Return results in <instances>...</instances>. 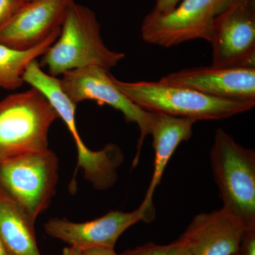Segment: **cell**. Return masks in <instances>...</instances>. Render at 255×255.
Returning a JSON list of instances; mask_svg holds the SVG:
<instances>
[{
  "label": "cell",
  "mask_w": 255,
  "mask_h": 255,
  "mask_svg": "<svg viewBox=\"0 0 255 255\" xmlns=\"http://www.w3.org/2000/svg\"><path fill=\"white\" fill-rule=\"evenodd\" d=\"M100 28L94 11L73 1L67 10L59 36L42 55L41 68L48 69V73L55 78L92 65L110 71L125 54L105 46Z\"/></svg>",
  "instance_id": "cell-1"
},
{
  "label": "cell",
  "mask_w": 255,
  "mask_h": 255,
  "mask_svg": "<svg viewBox=\"0 0 255 255\" xmlns=\"http://www.w3.org/2000/svg\"><path fill=\"white\" fill-rule=\"evenodd\" d=\"M117 87L143 110L196 121H218L249 112L255 102L221 100L158 82H128L112 75Z\"/></svg>",
  "instance_id": "cell-2"
},
{
  "label": "cell",
  "mask_w": 255,
  "mask_h": 255,
  "mask_svg": "<svg viewBox=\"0 0 255 255\" xmlns=\"http://www.w3.org/2000/svg\"><path fill=\"white\" fill-rule=\"evenodd\" d=\"M210 161L223 208L241 220L247 230H255V150L217 128Z\"/></svg>",
  "instance_id": "cell-3"
},
{
  "label": "cell",
  "mask_w": 255,
  "mask_h": 255,
  "mask_svg": "<svg viewBox=\"0 0 255 255\" xmlns=\"http://www.w3.org/2000/svg\"><path fill=\"white\" fill-rule=\"evenodd\" d=\"M59 119L41 92L34 87L0 102V162L48 150V131Z\"/></svg>",
  "instance_id": "cell-4"
},
{
  "label": "cell",
  "mask_w": 255,
  "mask_h": 255,
  "mask_svg": "<svg viewBox=\"0 0 255 255\" xmlns=\"http://www.w3.org/2000/svg\"><path fill=\"white\" fill-rule=\"evenodd\" d=\"M23 80L44 95L68 128L78 150L76 172L81 168L84 177L95 189L109 185L117 176L120 165V155L116 146L110 143L99 151L91 150L87 147L77 127L76 105L64 92L60 79L45 73L36 60L29 64Z\"/></svg>",
  "instance_id": "cell-5"
},
{
  "label": "cell",
  "mask_w": 255,
  "mask_h": 255,
  "mask_svg": "<svg viewBox=\"0 0 255 255\" xmlns=\"http://www.w3.org/2000/svg\"><path fill=\"white\" fill-rule=\"evenodd\" d=\"M58 158L48 150L0 162V188L36 223L56 192Z\"/></svg>",
  "instance_id": "cell-6"
},
{
  "label": "cell",
  "mask_w": 255,
  "mask_h": 255,
  "mask_svg": "<svg viewBox=\"0 0 255 255\" xmlns=\"http://www.w3.org/2000/svg\"><path fill=\"white\" fill-rule=\"evenodd\" d=\"M232 1L182 0L167 14L152 11L142 22V39L164 48L196 39L211 42L215 19Z\"/></svg>",
  "instance_id": "cell-7"
},
{
  "label": "cell",
  "mask_w": 255,
  "mask_h": 255,
  "mask_svg": "<svg viewBox=\"0 0 255 255\" xmlns=\"http://www.w3.org/2000/svg\"><path fill=\"white\" fill-rule=\"evenodd\" d=\"M64 92L75 105L85 100H93L99 105L110 106L122 112L127 123L136 124L140 130L137 152L132 167L138 163L142 144L150 135L156 113L143 110L114 84L109 70L97 66L85 67L67 72L60 79Z\"/></svg>",
  "instance_id": "cell-8"
},
{
  "label": "cell",
  "mask_w": 255,
  "mask_h": 255,
  "mask_svg": "<svg viewBox=\"0 0 255 255\" xmlns=\"http://www.w3.org/2000/svg\"><path fill=\"white\" fill-rule=\"evenodd\" d=\"M212 66L255 68V0H233L215 19Z\"/></svg>",
  "instance_id": "cell-9"
},
{
  "label": "cell",
  "mask_w": 255,
  "mask_h": 255,
  "mask_svg": "<svg viewBox=\"0 0 255 255\" xmlns=\"http://www.w3.org/2000/svg\"><path fill=\"white\" fill-rule=\"evenodd\" d=\"M221 100L255 103V68L198 67L169 74L159 80Z\"/></svg>",
  "instance_id": "cell-10"
},
{
  "label": "cell",
  "mask_w": 255,
  "mask_h": 255,
  "mask_svg": "<svg viewBox=\"0 0 255 255\" xmlns=\"http://www.w3.org/2000/svg\"><path fill=\"white\" fill-rule=\"evenodd\" d=\"M74 0H37L21 6L0 29V43L17 50L41 44L61 29Z\"/></svg>",
  "instance_id": "cell-11"
},
{
  "label": "cell",
  "mask_w": 255,
  "mask_h": 255,
  "mask_svg": "<svg viewBox=\"0 0 255 255\" xmlns=\"http://www.w3.org/2000/svg\"><path fill=\"white\" fill-rule=\"evenodd\" d=\"M145 215L137 209L132 212L111 211L102 217L85 223H73L66 219H50L45 224L50 237L81 250L92 248H113L127 229L140 221Z\"/></svg>",
  "instance_id": "cell-12"
},
{
  "label": "cell",
  "mask_w": 255,
  "mask_h": 255,
  "mask_svg": "<svg viewBox=\"0 0 255 255\" xmlns=\"http://www.w3.org/2000/svg\"><path fill=\"white\" fill-rule=\"evenodd\" d=\"M246 226L225 209L196 215L179 239L193 255H233L239 252Z\"/></svg>",
  "instance_id": "cell-13"
},
{
  "label": "cell",
  "mask_w": 255,
  "mask_h": 255,
  "mask_svg": "<svg viewBox=\"0 0 255 255\" xmlns=\"http://www.w3.org/2000/svg\"><path fill=\"white\" fill-rule=\"evenodd\" d=\"M196 122L192 119L156 113L150 132L152 147L155 150L153 173L145 198L138 208L145 215V222L150 223L155 219V209L152 201L154 193L178 146L191 138L193 127Z\"/></svg>",
  "instance_id": "cell-14"
},
{
  "label": "cell",
  "mask_w": 255,
  "mask_h": 255,
  "mask_svg": "<svg viewBox=\"0 0 255 255\" xmlns=\"http://www.w3.org/2000/svg\"><path fill=\"white\" fill-rule=\"evenodd\" d=\"M35 223L0 188V236L9 255H41Z\"/></svg>",
  "instance_id": "cell-15"
},
{
  "label": "cell",
  "mask_w": 255,
  "mask_h": 255,
  "mask_svg": "<svg viewBox=\"0 0 255 255\" xmlns=\"http://www.w3.org/2000/svg\"><path fill=\"white\" fill-rule=\"evenodd\" d=\"M60 30L31 49H14L0 43V88L15 90L22 86L23 74L29 64L46 53L59 36Z\"/></svg>",
  "instance_id": "cell-16"
},
{
  "label": "cell",
  "mask_w": 255,
  "mask_h": 255,
  "mask_svg": "<svg viewBox=\"0 0 255 255\" xmlns=\"http://www.w3.org/2000/svg\"><path fill=\"white\" fill-rule=\"evenodd\" d=\"M118 255H193L187 245L181 239L168 245L148 243L135 249L129 250Z\"/></svg>",
  "instance_id": "cell-17"
},
{
  "label": "cell",
  "mask_w": 255,
  "mask_h": 255,
  "mask_svg": "<svg viewBox=\"0 0 255 255\" xmlns=\"http://www.w3.org/2000/svg\"><path fill=\"white\" fill-rule=\"evenodd\" d=\"M21 6L18 0H0V29Z\"/></svg>",
  "instance_id": "cell-18"
},
{
  "label": "cell",
  "mask_w": 255,
  "mask_h": 255,
  "mask_svg": "<svg viewBox=\"0 0 255 255\" xmlns=\"http://www.w3.org/2000/svg\"><path fill=\"white\" fill-rule=\"evenodd\" d=\"M241 255H255V230H246L239 249Z\"/></svg>",
  "instance_id": "cell-19"
},
{
  "label": "cell",
  "mask_w": 255,
  "mask_h": 255,
  "mask_svg": "<svg viewBox=\"0 0 255 255\" xmlns=\"http://www.w3.org/2000/svg\"><path fill=\"white\" fill-rule=\"evenodd\" d=\"M181 1L182 0H156L152 11L159 14H167L173 10Z\"/></svg>",
  "instance_id": "cell-20"
},
{
  "label": "cell",
  "mask_w": 255,
  "mask_h": 255,
  "mask_svg": "<svg viewBox=\"0 0 255 255\" xmlns=\"http://www.w3.org/2000/svg\"><path fill=\"white\" fill-rule=\"evenodd\" d=\"M82 255H118L113 248H92L82 250Z\"/></svg>",
  "instance_id": "cell-21"
},
{
  "label": "cell",
  "mask_w": 255,
  "mask_h": 255,
  "mask_svg": "<svg viewBox=\"0 0 255 255\" xmlns=\"http://www.w3.org/2000/svg\"><path fill=\"white\" fill-rule=\"evenodd\" d=\"M61 255H82V250L77 247H67L64 248Z\"/></svg>",
  "instance_id": "cell-22"
},
{
  "label": "cell",
  "mask_w": 255,
  "mask_h": 255,
  "mask_svg": "<svg viewBox=\"0 0 255 255\" xmlns=\"http://www.w3.org/2000/svg\"><path fill=\"white\" fill-rule=\"evenodd\" d=\"M0 255H8L7 252H6V248H5L1 236H0Z\"/></svg>",
  "instance_id": "cell-23"
},
{
  "label": "cell",
  "mask_w": 255,
  "mask_h": 255,
  "mask_svg": "<svg viewBox=\"0 0 255 255\" xmlns=\"http://www.w3.org/2000/svg\"><path fill=\"white\" fill-rule=\"evenodd\" d=\"M19 4L22 6L23 5L29 4V3L33 2V1H37V0H18Z\"/></svg>",
  "instance_id": "cell-24"
},
{
  "label": "cell",
  "mask_w": 255,
  "mask_h": 255,
  "mask_svg": "<svg viewBox=\"0 0 255 255\" xmlns=\"http://www.w3.org/2000/svg\"><path fill=\"white\" fill-rule=\"evenodd\" d=\"M241 255V254H240V253L239 252H238V253H236V254H235V255Z\"/></svg>",
  "instance_id": "cell-25"
}]
</instances>
